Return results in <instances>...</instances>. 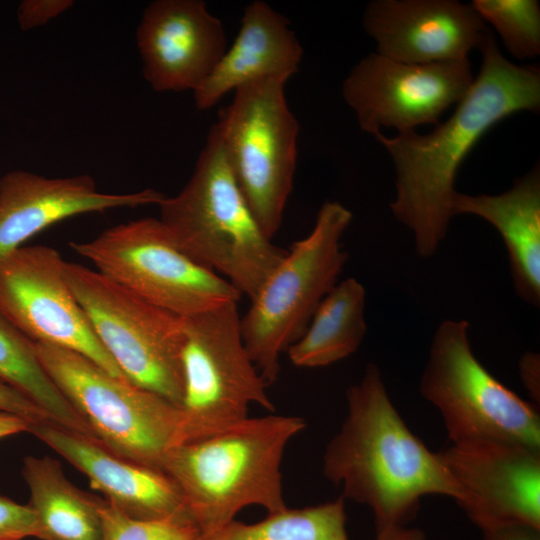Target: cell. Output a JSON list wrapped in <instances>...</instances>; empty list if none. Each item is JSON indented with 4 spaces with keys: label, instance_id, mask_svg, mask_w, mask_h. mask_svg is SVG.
I'll list each match as a JSON object with an SVG mask.
<instances>
[{
    "label": "cell",
    "instance_id": "obj_21",
    "mask_svg": "<svg viewBox=\"0 0 540 540\" xmlns=\"http://www.w3.org/2000/svg\"><path fill=\"white\" fill-rule=\"evenodd\" d=\"M22 476L30 490L41 540H102L103 498L76 487L54 458L28 455Z\"/></svg>",
    "mask_w": 540,
    "mask_h": 540
},
{
    "label": "cell",
    "instance_id": "obj_13",
    "mask_svg": "<svg viewBox=\"0 0 540 540\" xmlns=\"http://www.w3.org/2000/svg\"><path fill=\"white\" fill-rule=\"evenodd\" d=\"M473 81L469 59L410 64L373 52L350 70L342 95L359 127L375 136L382 127L403 133L436 125L464 98Z\"/></svg>",
    "mask_w": 540,
    "mask_h": 540
},
{
    "label": "cell",
    "instance_id": "obj_20",
    "mask_svg": "<svg viewBox=\"0 0 540 540\" xmlns=\"http://www.w3.org/2000/svg\"><path fill=\"white\" fill-rule=\"evenodd\" d=\"M452 209L478 216L500 233L509 257L513 285L528 304H540V170L535 166L507 191L468 195L456 192Z\"/></svg>",
    "mask_w": 540,
    "mask_h": 540
},
{
    "label": "cell",
    "instance_id": "obj_17",
    "mask_svg": "<svg viewBox=\"0 0 540 540\" xmlns=\"http://www.w3.org/2000/svg\"><path fill=\"white\" fill-rule=\"evenodd\" d=\"M164 197L152 188L124 194L101 192L88 174L45 177L26 170L9 171L0 177V259L63 220L117 208L158 206Z\"/></svg>",
    "mask_w": 540,
    "mask_h": 540
},
{
    "label": "cell",
    "instance_id": "obj_4",
    "mask_svg": "<svg viewBox=\"0 0 540 540\" xmlns=\"http://www.w3.org/2000/svg\"><path fill=\"white\" fill-rule=\"evenodd\" d=\"M158 207L159 220L177 246L250 300L286 253L253 216L215 124L186 185Z\"/></svg>",
    "mask_w": 540,
    "mask_h": 540
},
{
    "label": "cell",
    "instance_id": "obj_22",
    "mask_svg": "<svg viewBox=\"0 0 540 540\" xmlns=\"http://www.w3.org/2000/svg\"><path fill=\"white\" fill-rule=\"evenodd\" d=\"M366 290L355 278L336 285L322 299L304 333L287 349L301 368L324 367L353 354L366 334Z\"/></svg>",
    "mask_w": 540,
    "mask_h": 540
},
{
    "label": "cell",
    "instance_id": "obj_14",
    "mask_svg": "<svg viewBox=\"0 0 540 540\" xmlns=\"http://www.w3.org/2000/svg\"><path fill=\"white\" fill-rule=\"evenodd\" d=\"M145 80L156 92L196 91L226 52L219 18L202 0H155L136 31Z\"/></svg>",
    "mask_w": 540,
    "mask_h": 540
},
{
    "label": "cell",
    "instance_id": "obj_25",
    "mask_svg": "<svg viewBox=\"0 0 540 540\" xmlns=\"http://www.w3.org/2000/svg\"><path fill=\"white\" fill-rule=\"evenodd\" d=\"M472 7L490 23L516 59L540 54V5L536 0H473Z\"/></svg>",
    "mask_w": 540,
    "mask_h": 540
},
{
    "label": "cell",
    "instance_id": "obj_3",
    "mask_svg": "<svg viewBox=\"0 0 540 540\" xmlns=\"http://www.w3.org/2000/svg\"><path fill=\"white\" fill-rule=\"evenodd\" d=\"M306 426L297 416L247 417L221 431L178 444L165 472L180 490L201 534L235 519L244 507L287 508L281 463L288 443Z\"/></svg>",
    "mask_w": 540,
    "mask_h": 540
},
{
    "label": "cell",
    "instance_id": "obj_11",
    "mask_svg": "<svg viewBox=\"0 0 540 540\" xmlns=\"http://www.w3.org/2000/svg\"><path fill=\"white\" fill-rule=\"evenodd\" d=\"M70 246L97 271L181 317L238 303L242 296L225 278L183 252L159 218L115 225Z\"/></svg>",
    "mask_w": 540,
    "mask_h": 540
},
{
    "label": "cell",
    "instance_id": "obj_30",
    "mask_svg": "<svg viewBox=\"0 0 540 540\" xmlns=\"http://www.w3.org/2000/svg\"><path fill=\"white\" fill-rule=\"evenodd\" d=\"M484 540H540V528L519 522H503L481 529Z\"/></svg>",
    "mask_w": 540,
    "mask_h": 540
},
{
    "label": "cell",
    "instance_id": "obj_1",
    "mask_svg": "<svg viewBox=\"0 0 540 540\" xmlns=\"http://www.w3.org/2000/svg\"><path fill=\"white\" fill-rule=\"evenodd\" d=\"M482 65L453 114L427 134L415 131L375 139L389 153L396 172L394 217L414 236L417 253L432 256L454 216L456 175L482 136L501 120L540 108V69L519 66L500 52L488 32L479 47Z\"/></svg>",
    "mask_w": 540,
    "mask_h": 540
},
{
    "label": "cell",
    "instance_id": "obj_12",
    "mask_svg": "<svg viewBox=\"0 0 540 540\" xmlns=\"http://www.w3.org/2000/svg\"><path fill=\"white\" fill-rule=\"evenodd\" d=\"M65 263L47 245H24L2 257L0 312L31 341L77 352L126 379L75 298Z\"/></svg>",
    "mask_w": 540,
    "mask_h": 540
},
{
    "label": "cell",
    "instance_id": "obj_32",
    "mask_svg": "<svg viewBox=\"0 0 540 540\" xmlns=\"http://www.w3.org/2000/svg\"><path fill=\"white\" fill-rule=\"evenodd\" d=\"M376 540H425V535L420 529L397 526L377 532Z\"/></svg>",
    "mask_w": 540,
    "mask_h": 540
},
{
    "label": "cell",
    "instance_id": "obj_24",
    "mask_svg": "<svg viewBox=\"0 0 540 540\" xmlns=\"http://www.w3.org/2000/svg\"><path fill=\"white\" fill-rule=\"evenodd\" d=\"M344 499L304 508L268 513L259 522L246 524L235 519L199 540H349Z\"/></svg>",
    "mask_w": 540,
    "mask_h": 540
},
{
    "label": "cell",
    "instance_id": "obj_19",
    "mask_svg": "<svg viewBox=\"0 0 540 540\" xmlns=\"http://www.w3.org/2000/svg\"><path fill=\"white\" fill-rule=\"evenodd\" d=\"M303 48L289 21L262 0L247 5L229 50L193 92L198 110H208L230 91L266 78L288 80L299 69Z\"/></svg>",
    "mask_w": 540,
    "mask_h": 540
},
{
    "label": "cell",
    "instance_id": "obj_27",
    "mask_svg": "<svg viewBox=\"0 0 540 540\" xmlns=\"http://www.w3.org/2000/svg\"><path fill=\"white\" fill-rule=\"evenodd\" d=\"M40 535L39 523L32 508L0 495V540L40 539Z\"/></svg>",
    "mask_w": 540,
    "mask_h": 540
},
{
    "label": "cell",
    "instance_id": "obj_8",
    "mask_svg": "<svg viewBox=\"0 0 540 540\" xmlns=\"http://www.w3.org/2000/svg\"><path fill=\"white\" fill-rule=\"evenodd\" d=\"M65 276L95 335L126 379L180 409L182 317L86 266L66 261Z\"/></svg>",
    "mask_w": 540,
    "mask_h": 540
},
{
    "label": "cell",
    "instance_id": "obj_26",
    "mask_svg": "<svg viewBox=\"0 0 540 540\" xmlns=\"http://www.w3.org/2000/svg\"><path fill=\"white\" fill-rule=\"evenodd\" d=\"M100 515L102 540H199L201 535L190 518L133 519L105 500Z\"/></svg>",
    "mask_w": 540,
    "mask_h": 540
},
{
    "label": "cell",
    "instance_id": "obj_7",
    "mask_svg": "<svg viewBox=\"0 0 540 540\" xmlns=\"http://www.w3.org/2000/svg\"><path fill=\"white\" fill-rule=\"evenodd\" d=\"M466 320L436 329L420 380V393L443 419L452 444L497 442L540 449V416L476 358Z\"/></svg>",
    "mask_w": 540,
    "mask_h": 540
},
{
    "label": "cell",
    "instance_id": "obj_6",
    "mask_svg": "<svg viewBox=\"0 0 540 540\" xmlns=\"http://www.w3.org/2000/svg\"><path fill=\"white\" fill-rule=\"evenodd\" d=\"M35 350L100 445L121 458L163 471L167 453L180 441L177 406L111 375L77 352L42 343H35Z\"/></svg>",
    "mask_w": 540,
    "mask_h": 540
},
{
    "label": "cell",
    "instance_id": "obj_5",
    "mask_svg": "<svg viewBox=\"0 0 540 540\" xmlns=\"http://www.w3.org/2000/svg\"><path fill=\"white\" fill-rule=\"evenodd\" d=\"M352 213L337 201L319 209L311 232L294 242L241 317L246 349L266 385L280 373V356L304 333L347 262L341 238Z\"/></svg>",
    "mask_w": 540,
    "mask_h": 540
},
{
    "label": "cell",
    "instance_id": "obj_10",
    "mask_svg": "<svg viewBox=\"0 0 540 540\" xmlns=\"http://www.w3.org/2000/svg\"><path fill=\"white\" fill-rule=\"evenodd\" d=\"M182 321L179 444L247 418L252 404L275 410L244 344L236 302L182 317Z\"/></svg>",
    "mask_w": 540,
    "mask_h": 540
},
{
    "label": "cell",
    "instance_id": "obj_2",
    "mask_svg": "<svg viewBox=\"0 0 540 540\" xmlns=\"http://www.w3.org/2000/svg\"><path fill=\"white\" fill-rule=\"evenodd\" d=\"M347 416L323 455V473L343 499L368 506L376 531L405 526L427 495L465 494L439 453L408 428L392 404L379 368L368 364L346 393Z\"/></svg>",
    "mask_w": 540,
    "mask_h": 540
},
{
    "label": "cell",
    "instance_id": "obj_31",
    "mask_svg": "<svg viewBox=\"0 0 540 540\" xmlns=\"http://www.w3.org/2000/svg\"><path fill=\"white\" fill-rule=\"evenodd\" d=\"M521 380L534 401L540 399V358L533 352L524 354L519 362Z\"/></svg>",
    "mask_w": 540,
    "mask_h": 540
},
{
    "label": "cell",
    "instance_id": "obj_33",
    "mask_svg": "<svg viewBox=\"0 0 540 540\" xmlns=\"http://www.w3.org/2000/svg\"><path fill=\"white\" fill-rule=\"evenodd\" d=\"M30 423L25 419L0 411V439L22 433L28 432Z\"/></svg>",
    "mask_w": 540,
    "mask_h": 540
},
{
    "label": "cell",
    "instance_id": "obj_28",
    "mask_svg": "<svg viewBox=\"0 0 540 540\" xmlns=\"http://www.w3.org/2000/svg\"><path fill=\"white\" fill-rule=\"evenodd\" d=\"M73 5L72 0H23L17 9L19 27L30 30L46 25Z\"/></svg>",
    "mask_w": 540,
    "mask_h": 540
},
{
    "label": "cell",
    "instance_id": "obj_23",
    "mask_svg": "<svg viewBox=\"0 0 540 540\" xmlns=\"http://www.w3.org/2000/svg\"><path fill=\"white\" fill-rule=\"evenodd\" d=\"M0 379L42 408L56 424L94 437L43 368L35 343L0 312Z\"/></svg>",
    "mask_w": 540,
    "mask_h": 540
},
{
    "label": "cell",
    "instance_id": "obj_29",
    "mask_svg": "<svg viewBox=\"0 0 540 540\" xmlns=\"http://www.w3.org/2000/svg\"><path fill=\"white\" fill-rule=\"evenodd\" d=\"M0 411L19 416L30 424L52 421L36 403L1 379Z\"/></svg>",
    "mask_w": 540,
    "mask_h": 540
},
{
    "label": "cell",
    "instance_id": "obj_9",
    "mask_svg": "<svg viewBox=\"0 0 540 540\" xmlns=\"http://www.w3.org/2000/svg\"><path fill=\"white\" fill-rule=\"evenodd\" d=\"M283 78H266L234 91L215 123L234 178L263 233L280 229L293 189L299 123Z\"/></svg>",
    "mask_w": 540,
    "mask_h": 540
},
{
    "label": "cell",
    "instance_id": "obj_16",
    "mask_svg": "<svg viewBox=\"0 0 540 540\" xmlns=\"http://www.w3.org/2000/svg\"><path fill=\"white\" fill-rule=\"evenodd\" d=\"M362 23L376 53L410 64L468 59L489 32L472 5L457 0H374Z\"/></svg>",
    "mask_w": 540,
    "mask_h": 540
},
{
    "label": "cell",
    "instance_id": "obj_15",
    "mask_svg": "<svg viewBox=\"0 0 540 540\" xmlns=\"http://www.w3.org/2000/svg\"><path fill=\"white\" fill-rule=\"evenodd\" d=\"M481 529L503 522L540 528V449L497 442L452 444L439 453Z\"/></svg>",
    "mask_w": 540,
    "mask_h": 540
},
{
    "label": "cell",
    "instance_id": "obj_18",
    "mask_svg": "<svg viewBox=\"0 0 540 540\" xmlns=\"http://www.w3.org/2000/svg\"><path fill=\"white\" fill-rule=\"evenodd\" d=\"M28 433L82 472L124 515L138 520L190 518L180 490L165 472L121 458L53 421L30 424Z\"/></svg>",
    "mask_w": 540,
    "mask_h": 540
}]
</instances>
